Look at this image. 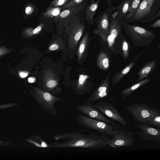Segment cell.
Here are the masks:
<instances>
[{
    "label": "cell",
    "instance_id": "obj_1",
    "mask_svg": "<svg viewBox=\"0 0 160 160\" xmlns=\"http://www.w3.org/2000/svg\"><path fill=\"white\" fill-rule=\"evenodd\" d=\"M86 129L73 132L53 136L56 142L49 144V148H102L108 145L110 138L108 136L102 134H85L81 133L87 131Z\"/></svg>",
    "mask_w": 160,
    "mask_h": 160
},
{
    "label": "cell",
    "instance_id": "obj_2",
    "mask_svg": "<svg viewBox=\"0 0 160 160\" xmlns=\"http://www.w3.org/2000/svg\"><path fill=\"white\" fill-rule=\"evenodd\" d=\"M124 21L118 14L114 20L111 17L108 32L105 42L102 44L111 54H121V42L124 37L122 30Z\"/></svg>",
    "mask_w": 160,
    "mask_h": 160
},
{
    "label": "cell",
    "instance_id": "obj_3",
    "mask_svg": "<svg viewBox=\"0 0 160 160\" xmlns=\"http://www.w3.org/2000/svg\"><path fill=\"white\" fill-rule=\"evenodd\" d=\"M160 0H142L132 17L126 21L141 22L142 23L151 22L160 16Z\"/></svg>",
    "mask_w": 160,
    "mask_h": 160
},
{
    "label": "cell",
    "instance_id": "obj_4",
    "mask_svg": "<svg viewBox=\"0 0 160 160\" xmlns=\"http://www.w3.org/2000/svg\"><path fill=\"white\" fill-rule=\"evenodd\" d=\"M123 28L126 34L132 41L135 47L150 45L156 37L152 31L141 26L130 24L124 21Z\"/></svg>",
    "mask_w": 160,
    "mask_h": 160
},
{
    "label": "cell",
    "instance_id": "obj_5",
    "mask_svg": "<svg viewBox=\"0 0 160 160\" xmlns=\"http://www.w3.org/2000/svg\"><path fill=\"white\" fill-rule=\"evenodd\" d=\"M107 135L111 137L108 145L113 148L129 147L135 143V138L131 131L115 128L108 132Z\"/></svg>",
    "mask_w": 160,
    "mask_h": 160
},
{
    "label": "cell",
    "instance_id": "obj_6",
    "mask_svg": "<svg viewBox=\"0 0 160 160\" xmlns=\"http://www.w3.org/2000/svg\"><path fill=\"white\" fill-rule=\"evenodd\" d=\"M40 108L49 115L56 116L58 112L55 104L64 100L59 97L54 96L47 92L38 91L34 96Z\"/></svg>",
    "mask_w": 160,
    "mask_h": 160
},
{
    "label": "cell",
    "instance_id": "obj_7",
    "mask_svg": "<svg viewBox=\"0 0 160 160\" xmlns=\"http://www.w3.org/2000/svg\"><path fill=\"white\" fill-rule=\"evenodd\" d=\"M126 108L133 116L134 121L140 123L146 124L149 118L160 112L159 110L144 103L131 104L127 106Z\"/></svg>",
    "mask_w": 160,
    "mask_h": 160
},
{
    "label": "cell",
    "instance_id": "obj_8",
    "mask_svg": "<svg viewBox=\"0 0 160 160\" xmlns=\"http://www.w3.org/2000/svg\"><path fill=\"white\" fill-rule=\"evenodd\" d=\"M75 108L82 114L88 117L111 125L117 128L124 129L104 115L92 103L84 102L81 104L76 106Z\"/></svg>",
    "mask_w": 160,
    "mask_h": 160
},
{
    "label": "cell",
    "instance_id": "obj_9",
    "mask_svg": "<svg viewBox=\"0 0 160 160\" xmlns=\"http://www.w3.org/2000/svg\"><path fill=\"white\" fill-rule=\"evenodd\" d=\"M75 119L81 125L105 135H107L108 132L117 128L111 125L90 118L83 114H78Z\"/></svg>",
    "mask_w": 160,
    "mask_h": 160
},
{
    "label": "cell",
    "instance_id": "obj_10",
    "mask_svg": "<svg viewBox=\"0 0 160 160\" xmlns=\"http://www.w3.org/2000/svg\"><path fill=\"white\" fill-rule=\"evenodd\" d=\"M93 105L97 110L109 119L120 123L124 127L129 125L116 107L110 102L101 101Z\"/></svg>",
    "mask_w": 160,
    "mask_h": 160
},
{
    "label": "cell",
    "instance_id": "obj_11",
    "mask_svg": "<svg viewBox=\"0 0 160 160\" xmlns=\"http://www.w3.org/2000/svg\"><path fill=\"white\" fill-rule=\"evenodd\" d=\"M112 12L111 9L108 8L97 17L96 25L97 28L94 32L100 37L102 44L105 42L106 39Z\"/></svg>",
    "mask_w": 160,
    "mask_h": 160
},
{
    "label": "cell",
    "instance_id": "obj_12",
    "mask_svg": "<svg viewBox=\"0 0 160 160\" xmlns=\"http://www.w3.org/2000/svg\"><path fill=\"white\" fill-rule=\"evenodd\" d=\"M134 126L140 130L138 134L140 140L160 142V128L143 123H136Z\"/></svg>",
    "mask_w": 160,
    "mask_h": 160
},
{
    "label": "cell",
    "instance_id": "obj_13",
    "mask_svg": "<svg viewBox=\"0 0 160 160\" xmlns=\"http://www.w3.org/2000/svg\"><path fill=\"white\" fill-rule=\"evenodd\" d=\"M112 73L111 71L104 78L102 79L93 93L86 99L87 102L92 103L108 97L110 91L109 79Z\"/></svg>",
    "mask_w": 160,
    "mask_h": 160
},
{
    "label": "cell",
    "instance_id": "obj_14",
    "mask_svg": "<svg viewBox=\"0 0 160 160\" xmlns=\"http://www.w3.org/2000/svg\"><path fill=\"white\" fill-rule=\"evenodd\" d=\"M144 50L138 54L136 55L133 60L126 67L123 69L116 72L112 78L111 81L112 85L117 84L121 79L128 73L130 70L136 64V61L146 51Z\"/></svg>",
    "mask_w": 160,
    "mask_h": 160
},
{
    "label": "cell",
    "instance_id": "obj_15",
    "mask_svg": "<svg viewBox=\"0 0 160 160\" xmlns=\"http://www.w3.org/2000/svg\"><path fill=\"white\" fill-rule=\"evenodd\" d=\"M156 64L157 61L154 59L149 61L142 66L137 73L139 78L134 84L147 77L149 74L154 72L156 69Z\"/></svg>",
    "mask_w": 160,
    "mask_h": 160
},
{
    "label": "cell",
    "instance_id": "obj_16",
    "mask_svg": "<svg viewBox=\"0 0 160 160\" xmlns=\"http://www.w3.org/2000/svg\"><path fill=\"white\" fill-rule=\"evenodd\" d=\"M111 54L104 48L102 49L97 58V64L98 68L103 70L109 69L111 62Z\"/></svg>",
    "mask_w": 160,
    "mask_h": 160
},
{
    "label": "cell",
    "instance_id": "obj_17",
    "mask_svg": "<svg viewBox=\"0 0 160 160\" xmlns=\"http://www.w3.org/2000/svg\"><path fill=\"white\" fill-rule=\"evenodd\" d=\"M101 0H91L89 4L87 7L85 11V20L89 24H92L93 18L98 8Z\"/></svg>",
    "mask_w": 160,
    "mask_h": 160
},
{
    "label": "cell",
    "instance_id": "obj_18",
    "mask_svg": "<svg viewBox=\"0 0 160 160\" xmlns=\"http://www.w3.org/2000/svg\"><path fill=\"white\" fill-rule=\"evenodd\" d=\"M151 81L150 79L149 78L143 79L138 82L125 89L121 92L123 100H126L127 97L130 95L135 90L150 82Z\"/></svg>",
    "mask_w": 160,
    "mask_h": 160
},
{
    "label": "cell",
    "instance_id": "obj_19",
    "mask_svg": "<svg viewBox=\"0 0 160 160\" xmlns=\"http://www.w3.org/2000/svg\"><path fill=\"white\" fill-rule=\"evenodd\" d=\"M130 3L131 0H122L119 5L117 6V10L119 11L118 15L124 21L126 20Z\"/></svg>",
    "mask_w": 160,
    "mask_h": 160
},
{
    "label": "cell",
    "instance_id": "obj_20",
    "mask_svg": "<svg viewBox=\"0 0 160 160\" xmlns=\"http://www.w3.org/2000/svg\"><path fill=\"white\" fill-rule=\"evenodd\" d=\"M87 3V2H86L77 6L69 8L62 11L59 14L58 18H63L70 16L83 8Z\"/></svg>",
    "mask_w": 160,
    "mask_h": 160
},
{
    "label": "cell",
    "instance_id": "obj_21",
    "mask_svg": "<svg viewBox=\"0 0 160 160\" xmlns=\"http://www.w3.org/2000/svg\"><path fill=\"white\" fill-rule=\"evenodd\" d=\"M130 50H132V48L126 38L124 36L121 42L120 55L126 61H128L129 59Z\"/></svg>",
    "mask_w": 160,
    "mask_h": 160
},
{
    "label": "cell",
    "instance_id": "obj_22",
    "mask_svg": "<svg viewBox=\"0 0 160 160\" xmlns=\"http://www.w3.org/2000/svg\"><path fill=\"white\" fill-rule=\"evenodd\" d=\"M146 124L160 128V112L155 114L149 118L147 120Z\"/></svg>",
    "mask_w": 160,
    "mask_h": 160
},
{
    "label": "cell",
    "instance_id": "obj_23",
    "mask_svg": "<svg viewBox=\"0 0 160 160\" xmlns=\"http://www.w3.org/2000/svg\"><path fill=\"white\" fill-rule=\"evenodd\" d=\"M142 0H131L130 5L125 21L130 18Z\"/></svg>",
    "mask_w": 160,
    "mask_h": 160
},
{
    "label": "cell",
    "instance_id": "obj_24",
    "mask_svg": "<svg viewBox=\"0 0 160 160\" xmlns=\"http://www.w3.org/2000/svg\"><path fill=\"white\" fill-rule=\"evenodd\" d=\"M88 0H69L62 7V9H67L69 8L77 6L85 3L87 2Z\"/></svg>",
    "mask_w": 160,
    "mask_h": 160
},
{
    "label": "cell",
    "instance_id": "obj_25",
    "mask_svg": "<svg viewBox=\"0 0 160 160\" xmlns=\"http://www.w3.org/2000/svg\"><path fill=\"white\" fill-rule=\"evenodd\" d=\"M60 9L61 8L58 7H49L44 13V16L47 18H49L58 15L60 13Z\"/></svg>",
    "mask_w": 160,
    "mask_h": 160
},
{
    "label": "cell",
    "instance_id": "obj_26",
    "mask_svg": "<svg viewBox=\"0 0 160 160\" xmlns=\"http://www.w3.org/2000/svg\"><path fill=\"white\" fill-rule=\"evenodd\" d=\"M69 0H53L50 3L49 7H58L63 6Z\"/></svg>",
    "mask_w": 160,
    "mask_h": 160
},
{
    "label": "cell",
    "instance_id": "obj_27",
    "mask_svg": "<svg viewBox=\"0 0 160 160\" xmlns=\"http://www.w3.org/2000/svg\"><path fill=\"white\" fill-rule=\"evenodd\" d=\"M89 78V76L88 75L81 74L79 76L78 80V84L81 86L84 84L86 80Z\"/></svg>",
    "mask_w": 160,
    "mask_h": 160
},
{
    "label": "cell",
    "instance_id": "obj_28",
    "mask_svg": "<svg viewBox=\"0 0 160 160\" xmlns=\"http://www.w3.org/2000/svg\"><path fill=\"white\" fill-rule=\"evenodd\" d=\"M57 82L54 80H51L48 81L46 83V86L47 87L50 88H54L57 85Z\"/></svg>",
    "mask_w": 160,
    "mask_h": 160
},
{
    "label": "cell",
    "instance_id": "obj_29",
    "mask_svg": "<svg viewBox=\"0 0 160 160\" xmlns=\"http://www.w3.org/2000/svg\"><path fill=\"white\" fill-rule=\"evenodd\" d=\"M149 28H160V18H159L152 24L149 26Z\"/></svg>",
    "mask_w": 160,
    "mask_h": 160
},
{
    "label": "cell",
    "instance_id": "obj_30",
    "mask_svg": "<svg viewBox=\"0 0 160 160\" xmlns=\"http://www.w3.org/2000/svg\"><path fill=\"white\" fill-rule=\"evenodd\" d=\"M43 23H42L38 26L32 31V33L34 34H36L39 33L42 30Z\"/></svg>",
    "mask_w": 160,
    "mask_h": 160
},
{
    "label": "cell",
    "instance_id": "obj_31",
    "mask_svg": "<svg viewBox=\"0 0 160 160\" xmlns=\"http://www.w3.org/2000/svg\"><path fill=\"white\" fill-rule=\"evenodd\" d=\"M59 48L58 46L56 44H53L51 45L49 47V49L50 50L53 51L58 49Z\"/></svg>",
    "mask_w": 160,
    "mask_h": 160
},
{
    "label": "cell",
    "instance_id": "obj_32",
    "mask_svg": "<svg viewBox=\"0 0 160 160\" xmlns=\"http://www.w3.org/2000/svg\"><path fill=\"white\" fill-rule=\"evenodd\" d=\"M32 8L31 7L28 6L26 8L25 10V12L27 14H30L32 12Z\"/></svg>",
    "mask_w": 160,
    "mask_h": 160
},
{
    "label": "cell",
    "instance_id": "obj_33",
    "mask_svg": "<svg viewBox=\"0 0 160 160\" xmlns=\"http://www.w3.org/2000/svg\"><path fill=\"white\" fill-rule=\"evenodd\" d=\"M115 12L111 15V17L113 20L115 19L116 17L117 16L119 12L118 10H117Z\"/></svg>",
    "mask_w": 160,
    "mask_h": 160
},
{
    "label": "cell",
    "instance_id": "obj_34",
    "mask_svg": "<svg viewBox=\"0 0 160 160\" xmlns=\"http://www.w3.org/2000/svg\"><path fill=\"white\" fill-rule=\"evenodd\" d=\"M85 46L84 44H81L79 47V51L80 53H82L84 50Z\"/></svg>",
    "mask_w": 160,
    "mask_h": 160
},
{
    "label": "cell",
    "instance_id": "obj_35",
    "mask_svg": "<svg viewBox=\"0 0 160 160\" xmlns=\"http://www.w3.org/2000/svg\"><path fill=\"white\" fill-rule=\"evenodd\" d=\"M19 74L20 77L22 78H24L26 77L28 75V73L27 72H21Z\"/></svg>",
    "mask_w": 160,
    "mask_h": 160
},
{
    "label": "cell",
    "instance_id": "obj_36",
    "mask_svg": "<svg viewBox=\"0 0 160 160\" xmlns=\"http://www.w3.org/2000/svg\"><path fill=\"white\" fill-rule=\"evenodd\" d=\"M35 81V78L34 77H31L28 78V81L30 83H33Z\"/></svg>",
    "mask_w": 160,
    "mask_h": 160
},
{
    "label": "cell",
    "instance_id": "obj_37",
    "mask_svg": "<svg viewBox=\"0 0 160 160\" xmlns=\"http://www.w3.org/2000/svg\"><path fill=\"white\" fill-rule=\"evenodd\" d=\"M108 8H111L112 6H111V4L112 2V0H106Z\"/></svg>",
    "mask_w": 160,
    "mask_h": 160
}]
</instances>
